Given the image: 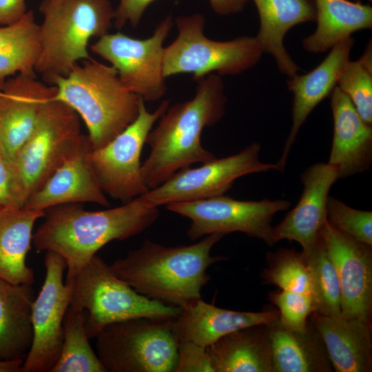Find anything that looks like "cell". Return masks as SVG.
<instances>
[{
	"label": "cell",
	"instance_id": "7",
	"mask_svg": "<svg viewBox=\"0 0 372 372\" xmlns=\"http://www.w3.org/2000/svg\"><path fill=\"white\" fill-rule=\"evenodd\" d=\"M176 38L164 48L165 78L192 74L198 81L216 72L218 75H237L254 67L262 50L254 37L242 36L227 41L207 38L205 18L201 13L182 15L174 19Z\"/></svg>",
	"mask_w": 372,
	"mask_h": 372
},
{
	"label": "cell",
	"instance_id": "34",
	"mask_svg": "<svg viewBox=\"0 0 372 372\" xmlns=\"http://www.w3.org/2000/svg\"><path fill=\"white\" fill-rule=\"evenodd\" d=\"M327 220L338 231L372 245V212L357 209L342 201L329 196Z\"/></svg>",
	"mask_w": 372,
	"mask_h": 372
},
{
	"label": "cell",
	"instance_id": "31",
	"mask_svg": "<svg viewBox=\"0 0 372 372\" xmlns=\"http://www.w3.org/2000/svg\"><path fill=\"white\" fill-rule=\"evenodd\" d=\"M309 267L314 312L323 316L341 314V291L335 267L319 235L316 242L301 251Z\"/></svg>",
	"mask_w": 372,
	"mask_h": 372
},
{
	"label": "cell",
	"instance_id": "36",
	"mask_svg": "<svg viewBox=\"0 0 372 372\" xmlns=\"http://www.w3.org/2000/svg\"><path fill=\"white\" fill-rule=\"evenodd\" d=\"M28 198L14 159L0 147V208H23Z\"/></svg>",
	"mask_w": 372,
	"mask_h": 372
},
{
	"label": "cell",
	"instance_id": "13",
	"mask_svg": "<svg viewBox=\"0 0 372 372\" xmlns=\"http://www.w3.org/2000/svg\"><path fill=\"white\" fill-rule=\"evenodd\" d=\"M260 145L254 142L237 154L216 158L198 167L184 168L140 196L149 206L158 207L223 195L240 177L277 171L276 163L260 160Z\"/></svg>",
	"mask_w": 372,
	"mask_h": 372
},
{
	"label": "cell",
	"instance_id": "5",
	"mask_svg": "<svg viewBox=\"0 0 372 372\" xmlns=\"http://www.w3.org/2000/svg\"><path fill=\"white\" fill-rule=\"evenodd\" d=\"M41 52L36 66L48 85L90 59V40L109 33L114 9L110 0H43Z\"/></svg>",
	"mask_w": 372,
	"mask_h": 372
},
{
	"label": "cell",
	"instance_id": "25",
	"mask_svg": "<svg viewBox=\"0 0 372 372\" xmlns=\"http://www.w3.org/2000/svg\"><path fill=\"white\" fill-rule=\"evenodd\" d=\"M32 285L0 278V360H23L32 343Z\"/></svg>",
	"mask_w": 372,
	"mask_h": 372
},
{
	"label": "cell",
	"instance_id": "27",
	"mask_svg": "<svg viewBox=\"0 0 372 372\" xmlns=\"http://www.w3.org/2000/svg\"><path fill=\"white\" fill-rule=\"evenodd\" d=\"M207 349L214 372H273L265 324L228 333Z\"/></svg>",
	"mask_w": 372,
	"mask_h": 372
},
{
	"label": "cell",
	"instance_id": "21",
	"mask_svg": "<svg viewBox=\"0 0 372 372\" xmlns=\"http://www.w3.org/2000/svg\"><path fill=\"white\" fill-rule=\"evenodd\" d=\"M279 311H237L209 304L202 299L181 308L172 320L178 342H192L207 347L223 336L236 330L267 324L279 318Z\"/></svg>",
	"mask_w": 372,
	"mask_h": 372
},
{
	"label": "cell",
	"instance_id": "22",
	"mask_svg": "<svg viewBox=\"0 0 372 372\" xmlns=\"http://www.w3.org/2000/svg\"><path fill=\"white\" fill-rule=\"evenodd\" d=\"M310 321L320 335L336 372L372 371L371 323L342 314L312 313Z\"/></svg>",
	"mask_w": 372,
	"mask_h": 372
},
{
	"label": "cell",
	"instance_id": "30",
	"mask_svg": "<svg viewBox=\"0 0 372 372\" xmlns=\"http://www.w3.org/2000/svg\"><path fill=\"white\" fill-rule=\"evenodd\" d=\"M85 324V311L70 305L63 320L61 353L51 372H106L90 346Z\"/></svg>",
	"mask_w": 372,
	"mask_h": 372
},
{
	"label": "cell",
	"instance_id": "29",
	"mask_svg": "<svg viewBox=\"0 0 372 372\" xmlns=\"http://www.w3.org/2000/svg\"><path fill=\"white\" fill-rule=\"evenodd\" d=\"M40 52V25L32 10L14 23L0 26V90L12 76L37 77Z\"/></svg>",
	"mask_w": 372,
	"mask_h": 372
},
{
	"label": "cell",
	"instance_id": "9",
	"mask_svg": "<svg viewBox=\"0 0 372 372\" xmlns=\"http://www.w3.org/2000/svg\"><path fill=\"white\" fill-rule=\"evenodd\" d=\"M174 25L172 15L169 14L147 39L133 38L120 32H109L99 38L90 50L110 63L131 92L144 101H156L167 91L163 43Z\"/></svg>",
	"mask_w": 372,
	"mask_h": 372
},
{
	"label": "cell",
	"instance_id": "38",
	"mask_svg": "<svg viewBox=\"0 0 372 372\" xmlns=\"http://www.w3.org/2000/svg\"><path fill=\"white\" fill-rule=\"evenodd\" d=\"M155 0H119L114 9V25L121 29L129 23L136 28L149 6Z\"/></svg>",
	"mask_w": 372,
	"mask_h": 372
},
{
	"label": "cell",
	"instance_id": "20",
	"mask_svg": "<svg viewBox=\"0 0 372 372\" xmlns=\"http://www.w3.org/2000/svg\"><path fill=\"white\" fill-rule=\"evenodd\" d=\"M329 96L333 135L327 163L336 169L338 179L364 173L372 165V125L338 86Z\"/></svg>",
	"mask_w": 372,
	"mask_h": 372
},
{
	"label": "cell",
	"instance_id": "2",
	"mask_svg": "<svg viewBox=\"0 0 372 372\" xmlns=\"http://www.w3.org/2000/svg\"><path fill=\"white\" fill-rule=\"evenodd\" d=\"M196 82L194 97L169 107L147 135L145 143L150 152L141 165V172L149 189L180 169L216 158L203 147L200 138L205 127L214 125L225 114V86L218 74Z\"/></svg>",
	"mask_w": 372,
	"mask_h": 372
},
{
	"label": "cell",
	"instance_id": "40",
	"mask_svg": "<svg viewBox=\"0 0 372 372\" xmlns=\"http://www.w3.org/2000/svg\"><path fill=\"white\" fill-rule=\"evenodd\" d=\"M212 10L217 14L226 16L242 12L248 0H208Z\"/></svg>",
	"mask_w": 372,
	"mask_h": 372
},
{
	"label": "cell",
	"instance_id": "17",
	"mask_svg": "<svg viewBox=\"0 0 372 372\" xmlns=\"http://www.w3.org/2000/svg\"><path fill=\"white\" fill-rule=\"evenodd\" d=\"M92 146L83 135L74 153L28 198L23 208L44 211L68 204L95 203L109 207L91 166Z\"/></svg>",
	"mask_w": 372,
	"mask_h": 372
},
{
	"label": "cell",
	"instance_id": "28",
	"mask_svg": "<svg viewBox=\"0 0 372 372\" xmlns=\"http://www.w3.org/2000/svg\"><path fill=\"white\" fill-rule=\"evenodd\" d=\"M317 28L302 40L309 52L322 53L358 30L372 28V8L361 1L314 0Z\"/></svg>",
	"mask_w": 372,
	"mask_h": 372
},
{
	"label": "cell",
	"instance_id": "12",
	"mask_svg": "<svg viewBox=\"0 0 372 372\" xmlns=\"http://www.w3.org/2000/svg\"><path fill=\"white\" fill-rule=\"evenodd\" d=\"M290 205L291 203L284 199L238 200L223 194L174 203L167 205L166 208L191 220L187 235L192 240L212 234L225 236L242 232L273 245V216Z\"/></svg>",
	"mask_w": 372,
	"mask_h": 372
},
{
	"label": "cell",
	"instance_id": "18",
	"mask_svg": "<svg viewBox=\"0 0 372 372\" xmlns=\"http://www.w3.org/2000/svg\"><path fill=\"white\" fill-rule=\"evenodd\" d=\"M338 180L336 169L329 164L318 163L300 176L303 189L299 201L284 219L273 227L276 243L282 240L298 242L302 251L318 240L327 220V202L332 185Z\"/></svg>",
	"mask_w": 372,
	"mask_h": 372
},
{
	"label": "cell",
	"instance_id": "26",
	"mask_svg": "<svg viewBox=\"0 0 372 372\" xmlns=\"http://www.w3.org/2000/svg\"><path fill=\"white\" fill-rule=\"evenodd\" d=\"M45 211L0 208V278L14 284L32 285L34 273L26 263L35 222Z\"/></svg>",
	"mask_w": 372,
	"mask_h": 372
},
{
	"label": "cell",
	"instance_id": "4",
	"mask_svg": "<svg viewBox=\"0 0 372 372\" xmlns=\"http://www.w3.org/2000/svg\"><path fill=\"white\" fill-rule=\"evenodd\" d=\"M50 85L56 88L53 99L83 120L93 149L110 142L138 115L142 99L124 85L112 66L94 59L78 63Z\"/></svg>",
	"mask_w": 372,
	"mask_h": 372
},
{
	"label": "cell",
	"instance_id": "19",
	"mask_svg": "<svg viewBox=\"0 0 372 372\" xmlns=\"http://www.w3.org/2000/svg\"><path fill=\"white\" fill-rule=\"evenodd\" d=\"M354 39L350 37L331 49L326 58L314 69L303 75L298 74L287 81L289 90L293 93L291 108L292 124L282 154L276 163L277 171H284L289 154L300 127L312 110L337 86L338 80L350 61Z\"/></svg>",
	"mask_w": 372,
	"mask_h": 372
},
{
	"label": "cell",
	"instance_id": "14",
	"mask_svg": "<svg viewBox=\"0 0 372 372\" xmlns=\"http://www.w3.org/2000/svg\"><path fill=\"white\" fill-rule=\"evenodd\" d=\"M44 265V282L32 304V343L21 372H51L61 351L63 320L73 284L63 282L67 263L59 254L47 251Z\"/></svg>",
	"mask_w": 372,
	"mask_h": 372
},
{
	"label": "cell",
	"instance_id": "37",
	"mask_svg": "<svg viewBox=\"0 0 372 372\" xmlns=\"http://www.w3.org/2000/svg\"><path fill=\"white\" fill-rule=\"evenodd\" d=\"M214 372L207 347L192 342H178L174 372Z\"/></svg>",
	"mask_w": 372,
	"mask_h": 372
},
{
	"label": "cell",
	"instance_id": "6",
	"mask_svg": "<svg viewBox=\"0 0 372 372\" xmlns=\"http://www.w3.org/2000/svg\"><path fill=\"white\" fill-rule=\"evenodd\" d=\"M71 282L70 305L85 311V327L90 339L114 322L137 318L172 319L181 309L139 293L96 254Z\"/></svg>",
	"mask_w": 372,
	"mask_h": 372
},
{
	"label": "cell",
	"instance_id": "10",
	"mask_svg": "<svg viewBox=\"0 0 372 372\" xmlns=\"http://www.w3.org/2000/svg\"><path fill=\"white\" fill-rule=\"evenodd\" d=\"M83 135L80 118L71 107L53 98L44 105L14 157L28 198L74 153Z\"/></svg>",
	"mask_w": 372,
	"mask_h": 372
},
{
	"label": "cell",
	"instance_id": "41",
	"mask_svg": "<svg viewBox=\"0 0 372 372\" xmlns=\"http://www.w3.org/2000/svg\"><path fill=\"white\" fill-rule=\"evenodd\" d=\"M23 360H0V372H21Z\"/></svg>",
	"mask_w": 372,
	"mask_h": 372
},
{
	"label": "cell",
	"instance_id": "15",
	"mask_svg": "<svg viewBox=\"0 0 372 372\" xmlns=\"http://www.w3.org/2000/svg\"><path fill=\"white\" fill-rule=\"evenodd\" d=\"M319 235L339 278L341 314L371 323L372 245L338 231L327 220Z\"/></svg>",
	"mask_w": 372,
	"mask_h": 372
},
{
	"label": "cell",
	"instance_id": "3",
	"mask_svg": "<svg viewBox=\"0 0 372 372\" xmlns=\"http://www.w3.org/2000/svg\"><path fill=\"white\" fill-rule=\"evenodd\" d=\"M223 236L212 234L196 243L177 247H165L147 239L110 266L139 293L183 308L201 299L202 289L210 280L207 269L225 259L211 255V249Z\"/></svg>",
	"mask_w": 372,
	"mask_h": 372
},
{
	"label": "cell",
	"instance_id": "23",
	"mask_svg": "<svg viewBox=\"0 0 372 372\" xmlns=\"http://www.w3.org/2000/svg\"><path fill=\"white\" fill-rule=\"evenodd\" d=\"M273 372L333 371L322 339L309 320L302 330H293L279 318L265 324Z\"/></svg>",
	"mask_w": 372,
	"mask_h": 372
},
{
	"label": "cell",
	"instance_id": "8",
	"mask_svg": "<svg viewBox=\"0 0 372 372\" xmlns=\"http://www.w3.org/2000/svg\"><path fill=\"white\" fill-rule=\"evenodd\" d=\"M172 319L132 318L106 326L95 338L106 372H172L178 340Z\"/></svg>",
	"mask_w": 372,
	"mask_h": 372
},
{
	"label": "cell",
	"instance_id": "33",
	"mask_svg": "<svg viewBox=\"0 0 372 372\" xmlns=\"http://www.w3.org/2000/svg\"><path fill=\"white\" fill-rule=\"evenodd\" d=\"M337 86L349 98L363 121L372 125V65L360 59L350 60Z\"/></svg>",
	"mask_w": 372,
	"mask_h": 372
},
{
	"label": "cell",
	"instance_id": "42",
	"mask_svg": "<svg viewBox=\"0 0 372 372\" xmlns=\"http://www.w3.org/2000/svg\"><path fill=\"white\" fill-rule=\"evenodd\" d=\"M367 1H368L369 2H371V1H372V0H367Z\"/></svg>",
	"mask_w": 372,
	"mask_h": 372
},
{
	"label": "cell",
	"instance_id": "32",
	"mask_svg": "<svg viewBox=\"0 0 372 372\" xmlns=\"http://www.w3.org/2000/svg\"><path fill=\"white\" fill-rule=\"evenodd\" d=\"M267 267L261 273L265 284L281 290L308 293L312 296V283L309 267L302 252L280 248L266 256Z\"/></svg>",
	"mask_w": 372,
	"mask_h": 372
},
{
	"label": "cell",
	"instance_id": "1",
	"mask_svg": "<svg viewBox=\"0 0 372 372\" xmlns=\"http://www.w3.org/2000/svg\"><path fill=\"white\" fill-rule=\"evenodd\" d=\"M158 207L147 205L141 196L121 206L87 211L80 204L62 205L45 211V219L33 234L36 249L51 251L66 261V282L104 245L136 236L152 225Z\"/></svg>",
	"mask_w": 372,
	"mask_h": 372
},
{
	"label": "cell",
	"instance_id": "11",
	"mask_svg": "<svg viewBox=\"0 0 372 372\" xmlns=\"http://www.w3.org/2000/svg\"><path fill=\"white\" fill-rule=\"evenodd\" d=\"M169 105V100H164L150 112L142 99L133 123L103 147L91 149L90 162L104 193L127 203L149 190L142 176L141 155L148 134Z\"/></svg>",
	"mask_w": 372,
	"mask_h": 372
},
{
	"label": "cell",
	"instance_id": "24",
	"mask_svg": "<svg viewBox=\"0 0 372 372\" xmlns=\"http://www.w3.org/2000/svg\"><path fill=\"white\" fill-rule=\"evenodd\" d=\"M260 19L256 37L262 52L271 54L281 72L291 78L300 70L286 50L283 39L293 26L316 21L314 0H253Z\"/></svg>",
	"mask_w": 372,
	"mask_h": 372
},
{
	"label": "cell",
	"instance_id": "16",
	"mask_svg": "<svg viewBox=\"0 0 372 372\" xmlns=\"http://www.w3.org/2000/svg\"><path fill=\"white\" fill-rule=\"evenodd\" d=\"M56 88L25 75L8 79L0 90V147L14 159L32 133Z\"/></svg>",
	"mask_w": 372,
	"mask_h": 372
},
{
	"label": "cell",
	"instance_id": "39",
	"mask_svg": "<svg viewBox=\"0 0 372 372\" xmlns=\"http://www.w3.org/2000/svg\"><path fill=\"white\" fill-rule=\"evenodd\" d=\"M26 12L25 0H0L1 25L14 23Z\"/></svg>",
	"mask_w": 372,
	"mask_h": 372
},
{
	"label": "cell",
	"instance_id": "35",
	"mask_svg": "<svg viewBox=\"0 0 372 372\" xmlns=\"http://www.w3.org/2000/svg\"><path fill=\"white\" fill-rule=\"evenodd\" d=\"M269 300L278 310L280 320L293 330L304 329L314 312L313 298L308 293L280 289L269 292Z\"/></svg>",
	"mask_w": 372,
	"mask_h": 372
}]
</instances>
